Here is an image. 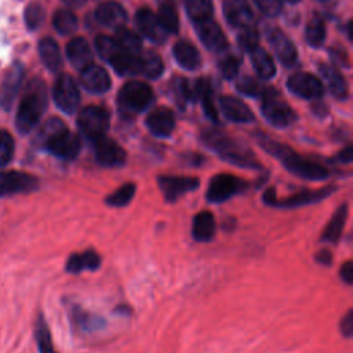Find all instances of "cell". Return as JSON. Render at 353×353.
<instances>
[{"label": "cell", "mask_w": 353, "mask_h": 353, "mask_svg": "<svg viewBox=\"0 0 353 353\" xmlns=\"http://www.w3.org/2000/svg\"><path fill=\"white\" fill-rule=\"evenodd\" d=\"M239 66H240V62L234 55L225 57L219 61V70H221L222 76L228 80H232L237 76Z\"/></svg>", "instance_id": "obj_47"}, {"label": "cell", "mask_w": 353, "mask_h": 353, "mask_svg": "<svg viewBox=\"0 0 353 353\" xmlns=\"http://www.w3.org/2000/svg\"><path fill=\"white\" fill-rule=\"evenodd\" d=\"M201 43L211 51L221 52L228 47V40L221 28L210 18L194 23Z\"/></svg>", "instance_id": "obj_16"}, {"label": "cell", "mask_w": 353, "mask_h": 353, "mask_svg": "<svg viewBox=\"0 0 353 353\" xmlns=\"http://www.w3.org/2000/svg\"><path fill=\"white\" fill-rule=\"evenodd\" d=\"M339 276L343 283H346L349 285L353 283V262L350 259L346 261L345 263H342V266L339 269Z\"/></svg>", "instance_id": "obj_50"}, {"label": "cell", "mask_w": 353, "mask_h": 353, "mask_svg": "<svg viewBox=\"0 0 353 353\" xmlns=\"http://www.w3.org/2000/svg\"><path fill=\"white\" fill-rule=\"evenodd\" d=\"M69 314H70L72 324L81 332L98 331V330H101L106 325V321H105L103 317H101L98 314H94V313H90V312L81 309L77 305L70 307Z\"/></svg>", "instance_id": "obj_26"}, {"label": "cell", "mask_w": 353, "mask_h": 353, "mask_svg": "<svg viewBox=\"0 0 353 353\" xmlns=\"http://www.w3.org/2000/svg\"><path fill=\"white\" fill-rule=\"evenodd\" d=\"M319 72L330 88L331 94L338 99H345L347 97V84L343 76L331 65H320Z\"/></svg>", "instance_id": "obj_29"}, {"label": "cell", "mask_w": 353, "mask_h": 353, "mask_svg": "<svg viewBox=\"0 0 353 353\" xmlns=\"http://www.w3.org/2000/svg\"><path fill=\"white\" fill-rule=\"evenodd\" d=\"M92 142L94 148V157L98 164L102 167L116 168L121 167L127 161V153L125 150L112 138H108L106 135H102Z\"/></svg>", "instance_id": "obj_9"}, {"label": "cell", "mask_w": 353, "mask_h": 353, "mask_svg": "<svg viewBox=\"0 0 353 353\" xmlns=\"http://www.w3.org/2000/svg\"><path fill=\"white\" fill-rule=\"evenodd\" d=\"M237 43L244 51L251 52L252 50H255L258 47V43H259L258 30L255 28H252L251 25L241 28L240 33L237 34Z\"/></svg>", "instance_id": "obj_44"}, {"label": "cell", "mask_w": 353, "mask_h": 353, "mask_svg": "<svg viewBox=\"0 0 353 353\" xmlns=\"http://www.w3.org/2000/svg\"><path fill=\"white\" fill-rule=\"evenodd\" d=\"M25 74L23 65L21 62H14L8 70L4 73L0 81V106L4 110H10L12 102L21 88L22 79Z\"/></svg>", "instance_id": "obj_13"}, {"label": "cell", "mask_w": 353, "mask_h": 353, "mask_svg": "<svg viewBox=\"0 0 353 353\" xmlns=\"http://www.w3.org/2000/svg\"><path fill=\"white\" fill-rule=\"evenodd\" d=\"M34 338L40 353H57L52 345L51 332L48 330V325L41 314L37 316L36 324H34Z\"/></svg>", "instance_id": "obj_37"}, {"label": "cell", "mask_w": 353, "mask_h": 353, "mask_svg": "<svg viewBox=\"0 0 353 353\" xmlns=\"http://www.w3.org/2000/svg\"><path fill=\"white\" fill-rule=\"evenodd\" d=\"M137 186L134 182H125L119 186L116 190L109 193L105 199V203L109 207H124L127 205L135 196Z\"/></svg>", "instance_id": "obj_36"}, {"label": "cell", "mask_w": 353, "mask_h": 353, "mask_svg": "<svg viewBox=\"0 0 353 353\" xmlns=\"http://www.w3.org/2000/svg\"><path fill=\"white\" fill-rule=\"evenodd\" d=\"M251 62L259 77L272 79L276 74V65L272 57L263 48L256 47L251 51Z\"/></svg>", "instance_id": "obj_33"}, {"label": "cell", "mask_w": 353, "mask_h": 353, "mask_svg": "<svg viewBox=\"0 0 353 353\" xmlns=\"http://www.w3.org/2000/svg\"><path fill=\"white\" fill-rule=\"evenodd\" d=\"M101 266V256L95 250L72 254L65 265L68 273H81L83 270H95Z\"/></svg>", "instance_id": "obj_28"}, {"label": "cell", "mask_w": 353, "mask_h": 353, "mask_svg": "<svg viewBox=\"0 0 353 353\" xmlns=\"http://www.w3.org/2000/svg\"><path fill=\"white\" fill-rule=\"evenodd\" d=\"M305 39L307 44L314 48H319L323 46L325 40V25L321 18L314 17L307 22L306 30H305Z\"/></svg>", "instance_id": "obj_40"}, {"label": "cell", "mask_w": 353, "mask_h": 353, "mask_svg": "<svg viewBox=\"0 0 353 353\" xmlns=\"http://www.w3.org/2000/svg\"><path fill=\"white\" fill-rule=\"evenodd\" d=\"M39 55L46 68L51 72H57L62 65L61 51L55 40L50 37H44L39 43Z\"/></svg>", "instance_id": "obj_31"}, {"label": "cell", "mask_w": 353, "mask_h": 353, "mask_svg": "<svg viewBox=\"0 0 353 353\" xmlns=\"http://www.w3.org/2000/svg\"><path fill=\"white\" fill-rule=\"evenodd\" d=\"M201 139L205 143V146H208L226 163H230L240 168H250V170L262 168L255 154L244 143L225 135L223 132L210 130L203 134Z\"/></svg>", "instance_id": "obj_2"}, {"label": "cell", "mask_w": 353, "mask_h": 353, "mask_svg": "<svg viewBox=\"0 0 353 353\" xmlns=\"http://www.w3.org/2000/svg\"><path fill=\"white\" fill-rule=\"evenodd\" d=\"M77 127L87 139L94 141L106 135L109 128V114L99 106H87L79 113Z\"/></svg>", "instance_id": "obj_7"}, {"label": "cell", "mask_w": 353, "mask_h": 353, "mask_svg": "<svg viewBox=\"0 0 353 353\" xmlns=\"http://www.w3.org/2000/svg\"><path fill=\"white\" fill-rule=\"evenodd\" d=\"M259 145L266 150L270 156L276 157L283 167L292 175L307 179V181H324L330 178V170L324 167L323 164L310 160L307 157H303L294 152L291 148L280 143L270 141L268 138H262L259 141Z\"/></svg>", "instance_id": "obj_1"}, {"label": "cell", "mask_w": 353, "mask_h": 353, "mask_svg": "<svg viewBox=\"0 0 353 353\" xmlns=\"http://www.w3.org/2000/svg\"><path fill=\"white\" fill-rule=\"evenodd\" d=\"M336 190L335 185H328L320 189H302L288 197L280 199L277 196V192L274 188H268L265 189L263 194H262V201L269 205V207H274V208H298L302 205H307V204H314L319 201L325 200L328 196H331L334 192Z\"/></svg>", "instance_id": "obj_4"}, {"label": "cell", "mask_w": 353, "mask_h": 353, "mask_svg": "<svg viewBox=\"0 0 353 353\" xmlns=\"http://www.w3.org/2000/svg\"><path fill=\"white\" fill-rule=\"evenodd\" d=\"M172 54L175 61L183 69H188V70H194L201 61L197 48L188 41H178L172 48Z\"/></svg>", "instance_id": "obj_30"}, {"label": "cell", "mask_w": 353, "mask_h": 353, "mask_svg": "<svg viewBox=\"0 0 353 353\" xmlns=\"http://www.w3.org/2000/svg\"><path fill=\"white\" fill-rule=\"evenodd\" d=\"M216 232V221L212 212L200 211L194 215L192 222V236L199 243H208L214 239Z\"/></svg>", "instance_id": "obj_24"}, {"label": "cell", "mask_w": 353, "mask_h": 353, "mask_svg": "<svg viewBox=\"0 0 353 353\" xmlns=\"http://www.w3.org/2000/svg\"><path fill=\"white\" fill-rule=\"evenodd\" d=\"M330 57H331V59H332L334 63L342 65V66H345V68H349V61H347L346 55L341 54L339 51H336V50H330Z\"/></svg>", "instance_id": "obj_53"}, {"label": "cell", "mask_w": 353, "mask_h": 353, "mask_svg": "<svg viewBox=\"0 0 353 353\" xmlns=\"http://www.w3.org/2000/svg\"><path fill=\"white\" fill-rule=\"evenodd\" d=\"M287 1H288V3H291V4H295V3H298L299 0H287Z\"/></svg>", "instance_id": "obj_56"}, {"label": "cell", "mask_w": 353, "mask_h": 353, "mask_svg": "<svg viewBox=\"0 0 353 353\" xmlns=\"http://www.w3.org/2000/svg\"><path fill=\"white\" fill-rule=\"evenodd\" d=\"M339 328H341V332L343 334L345 338L352 336V334H353V312L352 310H347L346 314L341 319Z\"/></svg>", "instance_id": "obj_49"}, {"label": "cell", "mask_w": 353, "mask_h": 353, "mask_svg": "<svg viewBox=\"0 0 353 353\" xmlns=\"http://www.w3.org/2000/svg\"><path fill=\"white\" fill-rule=\"evenodd\" d=\"M163 62L153 51H145L139 55V73L149 79H157L163 73Z\"/></svg>", "instance_id": "obj_34"}, {"label": "cell", "mask_w": 353, "mask_h": 353, "mask_svg": "<svg viewBox=\"0 0 353 353\" xmlns=\"http://www.w3.org/2000/svg\"><path fill=\"white\" fill-rule=\"evenodd\" d=\"M347 215H349V205H347V203H342L336 208V211L334 212L331 219L327 222V225L320 236V240L324 243L336 244L342 236L345 223L347 221Z\"/></svg>", "instance_id": "obj_22"}, {"label": "cell", "mask_w": 353, "mask_h": 353, "mask_svg": "<svg viewBox=\"0 0 353 353\" xmlns=\"http://www.w3.org/2000/svg\"><path fill=\"white\" fill-rule=\"evenodd\" d=\"M44 17H46V12H44V8L41 4L33 1L30 3L26 8H25V12H23V18H25V23L29 29L34 30L37 28L41 26L43 21H44Z\"/></svg>", "instance_id": "obj_42"}, {"label": "cell", "mask_w": 353, "mask_h": 353, "mask_svg": "<svg viewBox=\"0 0 353 353\" xmlns=\"http://www.w3.org/2000/svg\"><path fill=\"white\" fill-rule=\"evenodd\" d=\"M287 87L291 92L305 99H314L323 94V84L320 83V80L313 74L305 72L294 73L288 79Z\"/></svg>", "instance_id": "obj_15"}, {"label": "cell", "mask_w": 353, "mask_h": 353, "mask_svg": "<svg viewBox=\"0 0 353 353\" xmlns=\"http://www.w3.org/2000/svg\"><path fill=\"white\" fill-rule=\"evenodd\" d=\"M352 159H353V149H352L350 145L346 146L345 149H342V150L336 154V157H335V160L339 161V163H342V164H349V163L352 161Z\"/></svg>", "instance_id": "obj_52"}, {"label": "cell", "mask_w": 353, "mask_h": 353, "mask_svg": "<svg viewBox=\"0 0 353 353\" xmlns=\"http://www.w3.org/2000/svg\"><path fill=\"white\" fill-rule=\"evenodd\" d=\"M54 102L65 113H73L80 102L79 88L69 74H61L52 88Z\"/></svg>", "instance_id": "obj_11"}, {"label": "cell", "mask_w": 353, "mask_h": 353, "mask_svg": "<svg viewBox=\"0 0 353 353\" xmlns=\"http://www.w3.org/2000/svg\"><path fill=\"white\" fill-rule=\"evenodd\" d=\"M254 3L266 17H276L283 10V0H254Z\"/></svg>", "instance_id": "obj_48"}, {"label": "cell", "mask_w": 353, "mask_h": 353, "mask_svg": "<svg viewBox=\"0 0 353 353\" xmlns=\"http://www.w3.org/2000/svg\"><path fill=\"white\" fill-rule=\"evenodd\" d=\"M110 63L116 73L121 76L139 74V55L137 54L120 51L110 59Z\"/></svg>", "instance_id": "obj_32"}, {"label": "cell", "mask_w": 353, "mask_h": 353, "mask_svg": "<svg viewBox=\"0 0 353 353\" xmlns=\"http://www.w3.org/2000/svg\"><path fill=\"white\" fill-rule=\"evenodd\" d=\"M62 1L69 7H81L83 4H85L87 0H62Z\"/></svg>", "instance_id": "obj_54"}, {"label": "cell", "mask_w": 353, "mask_h": 353, "mask_svg": "<svg viewBox=\"0 0 353 353\" xmlns=\"http://www.w3.org/2000/svg\"><path fill=\"white\" fill-rule=\"evenodd\" d=\"M114 40H116V43H117V46L120 47L121 51L132 52V54H137L138 51H141V47H142L141 39L131 29H127V28H123V26L117 28Z\"/></svg>", "instance_id": "obj_38"}, {"label": "cell", "mask_w": 353, "mask_h": 353, "mask_svg": "<svg viewBox=\"0 0 353 353\" xmlns=\"http://www.w3.org/2000/svg\"><path fill=\"white\" fill-rule=\"evenodd\" d=\"M52 25L59 34H70L77 28V17L69 10H58L54 14Z\"/></svg>", "instance_id": "obj_41"}, {"label": "cell", "mask_w": 353, "mask_h": 353, "mask_svg": "<svg viewBox=\"0 0 353 353\" xmlns=\"http://www.w3.org/2000/svg\"><path fill=\"white\" fill-rule=\"evenodd\" d=\"M95 48L98 51V54L101 55V58H103L105 61L110 62V59L120 52V47L117 46L116 40L109 37V36H98L95 39Z\"/></svg>", "instance_id": "obj_43"}, {"label": "cell", "mask_w": 353, "mask_h": 353, "mask_svg": "<svg viewBox=\"0 0 353 353\" xmlns=\"http://www.w3.org/2000/svg\"><path fill=\"white\" fill-rule=\"evenodd\" d=\"M316 262L320 263V265H324V266H330L332 263V252L327 248H323L320 250L316 256H314Z\"/></svg>", "instance_id": "obj_51"}, {"label": "cell", "mask_w": 353, "mask_h": 353, "mask_svg": "<svg viewBox=\"0 0 353 353\" xmlns=\"http://www.w3.org/2000/svg\"><path fill=\"white\" fill-rule=\"evenodd\" d=\"M46 108H47L46 84L41 80L34 79L28 84V88L19 102L17 116H15L17 130L21 134L30 132L40 121Z\"/></svg>", "instance_id": "obj_3"}, {"label": "cell", "mask_w": 353, "mask_h": 353, "mask_svg": "<svg viewBox=\"0 0 353 353\" xmlns=\"http://www.w3.org/2000/svg\"><path fill=\"white\" fill-rule=\"evenodd\" d=\"M221 110L225 114L226 119L234 121V123H251L254 121V114L251 109L240 99L230 97V95H223L219 99Z\"/></svg>", "instance_id": "obj_21"}, {"label": "cell", "mask_w": 353, "mask_h": 353, "mask_svg": "<svg viewBox=\"0 0 353 353\" xmlns=\"http://www.w3.org/2000/svg\"><path fill=\"white\" fill-rule=\"evenodd\" d=\"M157 19L161 25V28L167 33H176L179 29V21H178V14L174 3L171 1H164L157 14Z\"/></svg>", "instance_id": "obj_35"}, {"label": "cell", "mask_w": 353, "mask_h": 353, "mask_svg": "<svg viewBox=\"0 0 353 353\" xmlns=\"http://www.w3.org/2000/svg\"><path fill=\"white\" fill-rule=\"evenodd\" d=\"M14 149L15 143L12 135L6 130H0V167H6L11 161Z\"/></svg>", "instance_id": "obj_45"}, {"label": "cell", "mask_w": 353, "mask_h": 353, "mask_svg": "<svg viewBox=\"0 0 353 353\" xmlns=\"http://www.w3.org/2000/svg\"><path fill=\"white\" fill-rule=\"evenodd\" d=\"M236 87L240 92L248 95V97H258L265 92L263 85L251 76H243L236 81Z\"/></svg>", "instance_id": "obj_46"}, {"label": "cell", "mask_w": 353, "mask_h": 353, "mask_svg": "<svg viewBox=\"0 0 353 353\" xmlns=\"http://www.w3.org/2000/svg\"><path fill=\"white\" fill-rule=\"evenodd\" d=\"M116 312H119V313H121V314H130L131 313V307H128L127 305H120L119 307H116Z\"/></svg>", "instance_id": "obj_55"}, {"label": "cell", "mask_w": 353, "mask_h": 353, "mask_svg": "<svg viewBox=\"0 0 353 353\" xmlns=\"http://www.w3.org/2000/svg\"><path fill=\"white\" fill-rule=\"evenodd\" d=\"M248 189V182L232 175V174H218L210 179L205 199L208 203L221 204L236 194L244 193Z\"/></svg>", "instance_id": "obj_5"}, {"label": "cell", "mask_w": 353, "mask_h": 353, "mask_svg": "<svg viewBox=\"0 0 353 353\" xmlns=\"http://www.w3.org/2000/svg\"><path fill=\"white\" fill-rule=\"evenodd\" d=\"M137 25L141 33L153 43H163L165 40V30L161 28L157 15L149 8H139L137 12Z\"/></svg>", "instance_id": "obj_19"}, {"label": "cell", "mask_w": 353, "mask_h": 353, "mask_svg": "<svg viewBox=\"0 0 353 353\" xmlns=\"http://www.w3.org/2000/svg\"><path fill=\"white\" fill-rule=\"evenodd\" d=\"M43 145L55 157L61 160H73L77 157L81 149V143L77 135L68 131V128L58 130L44 139Z\"/></svg>", "instance_id": "obj_8"}, {"label": "cell", "mask_w": 353, "mask_h": 353, "mask_svg": "<svg viewBox=\"0 0 353 353\" xmlns=\"http://www.w3.org/2000/svg\"><path fill=\"white\" fill-rule=\"evenodd\" d=\"M269 43L279 61L285 66H292L296 62V50L292 41L280 30L273 29L269 32Z\"/></svg>", "instance_id": "obj_18"}, {"label": "cell", "mask_w": 353, "mask_h": 353, "mask_svg": "<svg viewBox=\"0 0 353 353\" xmlns=\"http://www.w3.org/2000/svg\"><path fill=\"white\" fill-rule=\"evenodd\" d=\"M262 114L263 117L274 127L284 128L291 125L296 120V114L290 105L283 102L281 99H276L268 97L262 103Z\"/></svg>", "instance_id": "obj_14"}, {"label": "cell", "mask_w": 353, "mask_h": 353, "mask_svg": "<svg viewBox=\"0 0 353 353\" xmlns=\"http://www.w3.org/2000/svg\"><path fill=\"white\" fill-rule=\"evenodd\" d=\"M95 18L99 23L109 28H120L127 21L125 10L116 1H106L97 7Z\"/></svg>", "instance_id": "obj_25"}, {"label": "cell", "mask_w": 353, "mask_h": 353, "mask_svg": "<svg viewBox=\"0 0 353 353\" xmlns=\"http://www.w3.org/2000/svg\"><path fill=\"white\" fill-rule=\"evenodd\" d=\"M185 6L189 18L194 23L210 19L212 15V0H186Z\"/></svg>", "instance_id": "obj_39"}, {"label": "cell", "mask_w": 353, "mask_h": 353, "mask_svg": "<svg viewBox=\"0 0 353 353\" xmlns=\"http://www.w3.org/2000/svg\"><path fill=\"white\" fill-rule=\"evenodd\" d=\"M81 84L90 92L102 94L109 90L110 77L103 68L90 65L81 73Z\"/></svg>", "instance_id": "obj_23"}, {"label": "cell", "mask_w": 353, "mask_h": 353, "mask_svg": "<svg viewBox=\"0 0 353 353\" xmlns=\"http://www.w3.org/2000/svg\"><path fill=\"white\" fill-rule=\"evenodd\" d=\"M146 127L153 135L159 138H167L175 128L174 113L167 108H157L148 114Z\"/></svg>", "instance_id": "obj_17"}, {"label": "cell", "mask_w": 353, "mask_h": 353, "mask_svg": "<svg viewBox=\"0 0 353 353\" xmlns=\"http://www.w3.org/2000/svg\"><path fill=\"white\" fill-rule=\"evenodd\" d=\"M39 188V179L22 171H0V197L29 193Z\"/></svg>", "instance_id": "obj_12"}, {"label": "cell", "mask_w": 353, "mask_h": 353, "mask_svg": "<svg viewBox=\"0 0 353 353\" xmlns=\"http://www.w3.org/2000/svg\"><path fill=\"white\" fill-rule=\"evenodd\" d=\"M157 185L164 200L168 203H175L188 192L197 189L200 181L196 176L160 175L157 176Z\"/></svg>", "instance_id": "obj_10"}, {"label": "cell", "mask_w": 353, "mask_h": 353, "mask_svg": "<svg viewBox=\"0 0 353 353\" xmlns=\"http://www.w3.org/2000/svg\"><path fill=\"white\" fill-rule=\"evenodd\" d=\"M66 55L70 63L80 70L88 68L92 62V52L88 43L83 37H76L66 46Z\"/></svg>", "instance_id": "obj_27"}, {"label": "cell", "mask_w": 353, "mask_h": 353, "mask_svg": "<svg viewBox=\"0 0 353 353\" xmlns=\"http://www.w3.org/2000/svg\"><path fill=\"white\" fill-rule=\"evenodd\" d=\"M223 14L229 25L240 29L248 26L252 21L251 7L247 0H223Z\"/></svg>", "instance_id": "obj_20"}, {"label": "cell", "mask_w": 353, "mask_h": 353, "mask_svg": "<svg viewBox=\"0 0 353 353\" xmlns=\"http://www.w3.org/2000/svg\"><path fill=\"white\" fill-rule=\"evenodd\" d=\"M119 106L125 113H139L153 101V92L149 85L141 81H128L119 91Z\"/></svg>", "instance_id": "obj_6"}, {"label": "cell", "mask_w": 353, "mask_h": 353, "mask_svg": "<svg viewBox=\"0 0 353 353\" xmlns=\"http://www.w3.org/2000/svg\"><path fill=\"white\" fill-rule=\"evenodd\" d=\"M317 1H320V3H328V1H331V0H317Z\"/></svg>", "instance_id": "obj_57"}]
</instances>
